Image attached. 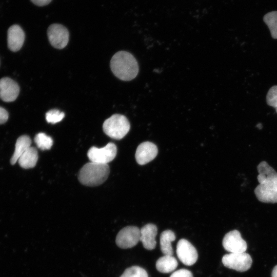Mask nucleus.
I'll list each match as a JSON object with an SVG mask.
<instances>
[{
  "label": "nucleus",
  "mask_w": 277,
  "mask_h": 277,
  "mask_svg": "<svg viewBox=\"0 0 277 277\" xmlns=\"http://www.w3.org/2000/svg\"><path fill=\"white\" fill-rule=\"evenodd\" d=\"M259 182L254 189L258 200L263 203H277V172L266 161L257 167Z\"/></svg>",
  "instance_id": "f257e3e1"
},
{
  "label": "nucleus",
  "mask_w": 277,
  "mask_h": 277,
  "mask_svg": "<svg viewBox=\"0 0 277 277\" xmlns=\"http://www.w3.org/2000/svg\"><path fill=\"white\" fill-rule=\"evenodd\" d=\"M110 68L115 76L123 81L133 80L138 72L136 59L131 53L125 51H118L112 56Z\"/></svg>",
  "instance_id": "f03ea898"
},
{
  "label": "nucleus",
  "mask_w": 277,
  "mask_h": 277,
  "mask_svg": "<svg viewBox=\"0 0 277 277\" xmlns=\"http://www.w3.org/2000/svg\"><path fill=\"white\" fill-rule=\"evenodd\" d=\"M110 172L108 164L90 162L84 165L79 171L78 179L87 186H97L103 184Z\"/></svg>",
  "instance_id": "7ed1b4c3"
},
{
  "label": "nucleus",
  "mask_w": 277,
  "mask_h": 277,
  "mask_svg": "<svg viewBox=\"0 0 277 277\" xmlns=\"http://www.w3.org/2000/svg\"><path fill=\"white\" fill-rule=\"evenodd\" d=\"M130 126L128 119L124 115L115 114L106 120L103 125L105 133L110 137L121 140L129 132Z\"/></svg>",
  "instance_id": "20e7f679"
},
{
  "label": "nucleus",
  "mask_w": 277,
  "mask_h": 277,
  "mask_svg": "<svg viewBox=\"0 0 277 277\" xmlns=\"http://www.w3.org/2000/svg\"><path fill=\"white\" fill-rule=\"evenodd\" d=\"M222 262L227 268L244 272L250 269L252 260L250 255L246 252L230 253L223 256Z\"/></svg>",
  "instance_id": "39448f33"
},
{
  "label": "nucleus",
  "mask_w": 277,
  "mask_h": 277,
  "mask_svg": "<svg viewBox=\"0 0 277 277\" xmlns=\"http://www.w3.org/2000/svg\"><path fill=\"white\" fill-rule=\"evenodd\" d=\"M116 153V145L113 143H109L102 148L91 147L88 150L87 156L92 162L107 164L115 158Z\"/></svg>",
  "instance_id": "423d86ee"
},
{
  "label": "nucleus",
  "mask_w": 277,
  "mask_h": 277,
  "mask_svg": "<svg viewBox=\"0 0 277 277\" xmlns=\"http://www.w3.org/2000/svg\"><path fill=\"white\" fill-rule=\"evenodd\" d=\"M140 229L133 226H127L121 229L117 233L115 242L120 248H130L135 246L140 241Z\"/></svg>",
  "instance_id": "0eeeda50"
},
{
  "label": "nucleus",
  "mask_w": 277,
  "mask_h": 277,
  "mask_svg": "<svg viewBox=\"0 0 277 277\" xmlns=\"http://www.w3.org/2000/svg\"><path fill=\"white\" fill-rule=\"evenodd\" d=\"M47 35L50 44L57 49H63L69 41V33L67 29L62 25L53 24L47 30Z\"/></svg>",
  "instance_id": "6e6552de"
},
{
  "label": "nucleus",
  "mask_w": 277,
  "mask_h": 277,
  "mask_svg": "<svg viewBox=\"0 0 277 277\" xmlns=\"http://www.w3.org/2000/svg\"><path fill=\"white\" fill-rule=\"evenodd\" d=\"M222 244L224 249L230 253L245 252L247 248L246 241L243 239L240 232L237 230L226 233Z\"/></svg>",
  "instance_id": "1a4fd4ad"
},
{
  "label": "nucleus",
  "mask_w": 277,
  "mask_h": 277,
  "mask_svg": "<svg viewBox=\"0 0 277 277\" xmlns=\"http://www.w3.org/2000/svg\"><path fill=\"white\" fill-rule=\"evenodd\" d=\"M176 252L179 260L185 265H193L198 258L195 248L184 239L180 240L177 242Z\"/></svg>",
  "instance_id": "9d476101"
},
{
  "label": "nucleus",
  "mask_w": 277,
  "mask_h": 277,
  "mask_svg": "<svg viewBox=\"0 0 277 277\" xmlns=\"http://www.w3.org/2000/svg\"><path fill=\"white\" fill-rule=\"evenodd\" d=\"M157 152V148L154 144L150 142H144L138 146L135 157L138 164L143 165L153 160Z\"/></svg>",
  "instance_id": "9b49d317"
},
{
  "label": "nucleus",
  "mask_w": 277,
  "mask_h": 277,
  "mask_svg": "<svg viewBox=\"0 0 277 277\" xmlns=\"http://www.w3.org/2000/svg\"><path fill=\"white\" fill-rule=\"evenodd\" d=\"M19 87L17 83L9 77L0 79V98L6 102L15 101L18 95Z\"/></svg>",
  "instance_id": "f8f14e48"
},
{
  "label": "nucleus",
  "mask_w": 277,
  "mask_h": 277,
  "mask_svg": "<svg viewBox=\"0 0 277 277\" xmlns=\"http://www.w3.org/2000/svg\"><path fill=\"white\" fill-rule=\"evenodd\" d=\"M25 37V33L19 26L13 25L10 26L7 32L9 49L13 52L19 50L24 44Z\"/></svg>",
  "instance_id": "ddd939ff"
},
{
  "label": "nucleus",
  "mask_w": 277,
  "mask_h": 277,
  "mask_svg": "<svg viewBox=\"0 0 277 277\" xmlns=\"http://www.w3.org/2000/svg\"><path fill=\"white\" fill-rule=\"evenodd\" d=\"M140 231V241L144 247L150 250L154 249L156 245L155 237L157 232L156 225L151 223L147 224L144 226Z\"/></svg>",
  "instance_id": "4468645a"
},
{
  "label": "nucleus",
  "mask_w": 277,
  "mask_h": 277,
  "mask_svg": "<svg viewBox=\"0 0 277 277\" xmlns=\"http://www.w3.org/2000/svg\"><path fill=\"white\" fill-rule=\"evenodd\" d=\"M38 158L36 149L30 147L19 157L17 161L21 167L29 169L33 168L36 165Z\"/></svg>",
  "instance_id": "2eb2a0df"
},
{
  "label": "nucleus",
  "mask_w": 277,
  "mask_h": 277,
  "mask_svg": "<svg viewBox=\"0 0 277 277\" xmlns=\"http://www.w3.org/2000/svg\"><path fill=\"white\" fill-rule=\"evenodd\" d=\"M31 140L26 135L19 136L16 142L14 153L10 160V163L14 165L17 162L19 157L31 147Z\"/></svg>",
  "instance_id": "dca6fc26"
},
{
  "label": "nucleus",
  "mask_w": 277,
  "mask_h": 277,
  "mask_svg": "<svg viewBox=\"0 0 277 277\" xmlns=\"http://www.w3.org/2000/svg\"><path fill=\"white\" fill-rule=\"evenodd\" d=\"M177 265V260L172 255H164L157 260L155 266L159 272L168 273L174 271Z\"/></svg>",
  "instance_id": "f3484780"
},
{
  "label": "nucleus",
  "mask_w": 277,
  "mask_h": 277,
  "mask_svg": "<svg viewBox=\"0 0 277 277\" xmlns=\"http://www.w3.org/2000/svg\"><path fill=\"white\" fill-rule=\"evenodd\" d=\"M175 239L174 233L171 230H166L160 235V247L164 255H172L173 250L171 243Z\"/></svg>",
  "instance_id": "a211bd4d"
},
{
  "label": "nucleus",
  "mask_w": 277,
  "mask_h": 277,
  "mask_svg": "<svg viewBox=\"0 0 277 277\" xmlns=\"http://www.w3.org/2000/svg\"><path fill=\"white\" fill-rule=\"evenodd\" d=\"M264 21L268 26L272 38H277V11L267 13L264 16Z\"/></svg>",
  "instance_id": "6ab92c4d"
},
{
  "label": "nucleus",
  "mask_w": 277,
  "mask_h": 277,
  "mask_svg": "<svg viewBox=\"0 0 277 277\" xmlns=\"http://www.w3.org/2000/svg\"><path fill=\"white\" fill-rule=\"evenodd\" d=\"M34 142L37 147L42 150L50 149L53 145L52 138L43 132L36 134Z\"/></svg>",
  "instance_id": "aec40b11"
},
{
  "label": "nucleus",
  "mask_w": 277,
  "mask_h": 277,
  "mask_svg": "<svg viewBox=\"0 0 277 277\" xmlns=\"http://www.w3.org/2000/svg\"><path fill=\"white\" fill-rule=\"evenodd\" d=\"M120 277H148L146 271L137 266L127 268Z\"/></svg>",
  "instance_id": "412c9836"
},
{
  "label": "nucleus",
  "mask_w": 277,
  "mask_h": 277,
  "mask_svg": "<svg viewBox=\"0 0 277 277\" xmlns=\"http://www.w3.org/2000/svg\"><path fill=\"white\" fill-rule=\"evenodd\" d=\"M64 116V113L57 109L50 110L46 113L47 122L53 124L61 121Z\"/></svg>",
  "instance_id": "4be33fe9"
},
{
  "label": "nucleus",
  "mask_w": 277,
  "mask_h": 277,
  "mask_svg": "<svg viewBox=\"0 0 277 277\" xmlns=\"http://www.w3.org/2000/svg\"><path fill=\"white\" fill-rule=\"evenodd\" d=\"M266 102L267 104L273 107L277 113V86H272L269 90L267 96Z\"/></svg>",
  "instance_id": "5701e85b"
},
{
  "label": "nucleus",
  "mask_w": 277,
  "mask_h": 277,
  "mask_svg": "<svg viewBox=\"0 0 277 277\" xmlns=\"http://www.w3.org/2000/svg\"><path fill=\"white\" fill-rule=\"evenodd\" d=\"M170 277H193V274L188 270L181 269L173 272Z\"/></svg>",
  "instance_id": "b1692460"
},
{
  "label": "nucleus",
  "mask_w": 277,
  "mask_h": 277,
  "mask_svg": "<svg viewBox=\"0 0 277 277\" xmlns=\"http://www.w3.org/2000/svg\"><path fill=\"white\" fill-rule=\"evenodd\" d=\"M8 112L3 108L0 107V124L6 123L8 119Z\"/></svg>",
  "instance_id": "393cba45"
},
{
  "label": "nucleus",
  "mask_w": 277,
  "mask_h": 277,
  "mask_svg": "<svg viewBox=\"0 0 277 277\" xmlns=\"http://www.w3.org/2000/svg\"><path fill=\"white\" fill-rule=\"evenodd\" d=\"M52 0H31L35 5L38 6H44L49 4Z\"/></svg>",
  "instance_id": "a878e982"
},
{
  "label": "nucleus",
  "mask_w": 277,
  "mask_h": 277,
  "mask_svg": "<svg viewBox=\"0 0 277 277\" xmlns=\"http://www.w3.org/2000/svg\"><path fill=\"white\" fill-rule=\"evenodd\" d=\"M272 277H277V265H276L273 269L272 273Z\"/></svg>",
  "instance_id": "bb28decb"
},
{
  "label": "nucleus",
  "mask_w": 277,
  "mask_h": 277,
  "mask_svg": "<svg viewBox=\"0 0 277 277\" xmlns=\"http://www.w3.org/2000/svg\"><path fill=\"white\" fill-rule=\"evenodd\" d=\"M256 127L259 128V129H261L262 127V125L261 123L260 124H258L256 125Z\"/></svg>",
  "instance_id": "cd10ccee"
}]
</instances>
